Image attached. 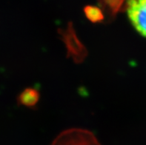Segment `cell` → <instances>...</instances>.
Returning <instances> with one entry per match:
<instances>
[{
	"label": "cell",
	"instance_id": "obj_1",
	"mask_svg": "<svg viewBox=\"0 0 146 145\" xmlns=\"http://www.w3.org/2000/svg\"><path fill=\"white\" fill-rule=\"evenodd\" d=\"M60 38L65 44L68 56L76 63L84 62L88 56V50L78 38L72 23L69 22L64 29H59Z\"/></svg>",
	"mask_w": 146,
	"mask_h": 145
},
{
	"label": "cell",
	"instance_id": "obj_2",
	"mask_svg": "<svg viewBox=\"0 0 146 145\" xmlns=\"http://www.w3.org/2000/svg\"><path fill=\"white\" fill-rule=\"evenodd\" d=\"M51 145H101L91 131L71 128L62 132Z\"/></svg>",
	"mask_w": 146,
	"mask_h": 145
},
{
	"label": "cell",
	"instance_id": "obj_3",
	"mask_svg": "<svg viewBox=\"0 0 146 145\" xmlns=\"http://www.w3.org/2000/svg\"><path fill=\"white\" fill-rule=\"evenodd\" d=\"M125 11L133 28L146 38V0H127Z\"/></svg>",
	"mask_w": 146,
	"mask_h": 145
},
{
	"label": "cell",
	"instance_id": "obj_4",
	"mask_svg": "<svg viewBox=\"0 0 146 145\" xmlns=\"http://www.w3.org/2000/svg\"><path fill=\"white\" fill-rule=\"evenodd\" d=\"M40 94L35 88L28 87L25 89L18 96L17 101L19 105L28 107H33L36 105L39 100Z\"/></svg>",
	"mask_w": 146,
	"mask_h": 145
},
{
	"label": "cell",
	"instance_id": "obj_5",
	"mask_svg": "<svg viewBox=\"0 0 146 145\" xmlns=\"http://www.w3.org/2000/svg\"><path fill=\"white\" fill-rule=\"evenodd\" d=\"M84 12L88 19L94 23L102 22L105 19L102 10L98 7L88 5L85 7Z\"/></svg>",
	"mask_w": 146,
	"mask_h": 145
}]
</instances>
